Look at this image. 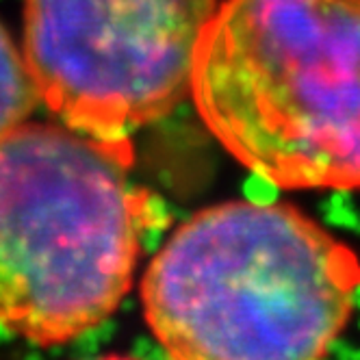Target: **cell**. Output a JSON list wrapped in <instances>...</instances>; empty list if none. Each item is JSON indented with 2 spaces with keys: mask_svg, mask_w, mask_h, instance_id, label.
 Returning a JSON list of instances; mask_svg holds the SVG:
<instances>
[{
  "mask_svg": "<svg viewBox=\"0 0 360 360\" xmlns=\"http://www.w3.org/2000/svg\"><path fill=\"white\" fill-rule=\"evenodd\" d=\"M360 289L352 248L289 204L226 202L148 265L146 321L174 358H321Z\"/></svg>",
  "mask_w": 360,
  "mask_h": 360,
  "instance_id": "6da1fadb",
  "label": "cell"
},
{
  "mask_svg": "<svg viewBox=\"0 0 360 360\" xmlns=\"http://www.w3.org/2000/svg\"><path fill=\"white\" fill-rule=\"evenodd\" d=\"M191 96L237 161L282 189H360V0H226Z\"/></svg>",
  "mask_w": 360,
  "mask_h": 360,
  "instance_id": "7a4b0ae2",
  "label": "cell"
},
{
  "mask_svg": "<svg viewBox=\"0 0 360 360\" xmlns=\"http://www.w3.org/2000/svg\"><path fill=\"white\" fill-rule=\"evenodd\" d=\"M131 169V139L31 122L0 135L5 330L61 345L115 313L154 221Z\"/></svg>",
  "mask_w": 360,
  "mask_h": 360,
  "instance_id": "3957f363",
  "label": "cell"
},
{
  "mask_svg": "<svg viewBox=\"0 0 360 360\" xmlns=\"http://www.w3.org/2000/svg\"><path fill=\"white\" fill-rule=\"evenodd\" d=\"M217 9V0H24V57L61 124L131 139L191 94Z\"/></svg>",
  "mask_w": 360,
  "mask_h": 360,
  "instance_id": "277c9868",
  "label": "cell"
},
{
  "mask_svg": "<svg viewBox=\"0 0 360 360\" xmlns=\"http://www.w3.org/2000/svg\"><path fill=\"white\" fill-rule=\"evenodd\" d=\"M39 102L27 57L0 24V135L27 122Z\"/></svg>",
  "mask_w": 360,
  "mask_h": 360,
  "instance_id": "5b68a950",
  "label": "cell"
}]
</instances>
